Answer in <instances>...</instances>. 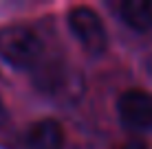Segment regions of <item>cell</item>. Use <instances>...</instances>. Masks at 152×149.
<instances>
[{
	"instance_id": "cell-1",
	"label": "cell",
	"mask_w": 152,
	"mask_h": 149,
	"mask_svg": "<svg viewBox=\"0 0 152 149\" xmlns=\"http://www.w3.org/2000/svg\"><path fill=\"white\" fill-rule=\"evenodd\" d=\"M42 40L33 29L11 24L0 29V59L15 70H33L42 57Z\"/></svg>"
},
{
	"instance_id": "cell-4",
	"label": "cell",
	"mask_w": 152,
	"mask_h": 149,
	"mask_svg": "<svg viewBox=\"0 0 152 149\" xmlns=\"http://www.w3.org/2000/svg\"><path fill=\"white\" fill-rule=\"evenodd\" d=\"M22 149H62L64 147V130L55 119H40L24 130Z\"/></svg>"
},
{
	"instance_id": "cell-2",
	"label": "cell",
	"mask_w": 152,
	"mask_h": 149,
	"mask_svg": "<svg viewBox=\"0 0 152 149\" xmlns=\"http://www.w3.org/2000/svg\"><path fill=\"white\" fill-rule=\"evenodd\" d=\"M69 29L73 37L80 42L88 53L102 55L108 46V33L104 27V20L91 7H73L66 15Z\"/></svg>"
},
{
	"instance_id": "cell-7",
	"label": "cell",
	"mask_w": 152,
	"mask_h": 149,
	"mask_svg": "<svg viewBox=\"0 0 152 149\" xmlns=\"http://www.w3.org/2000/svg\"><path fill=\"white\" fill-rule=\"evenodd\" d=\"M4 119H7V107H4V101H2V96H0V125L4 123Z\"/></svg>"
},
{
	"instance_id": "cell-3",
	"label": "cell",
	"mask_w": 152,
	"mask_h": 149,
	"mask_svg": "<svg viewBox=\"0 0 152 149\" xmlns=\"http://www.w3.org/2000/svg\"><path fill=\"white\" fill-rule=\"evenodd\" d=\"M117 116L130 132H152V94L145 90H126L117 101Z\"/></svg>"
},
{
	"instance_id": "cell-6",
	"label": "cell",
	"mask_w": 152,
	"mask_h": 149,
	"mask_svg": "<svg viewBox=\"0 0 152 149\" xmlns=\"http://www.w3.org/2000/svg\"><path fill=\"white\" fill-rule=\"evenodd\" d=\"M119 149H148V145H145L143 140H130V143H126V145L119 147Z\"/></svg>"
},
{
	"instance_id": "cell-5",
	"label": "cell",
	"mask_w": 152,
	"mask_h": 149,
	"mask_svg": "<svg viewBox=\"0 0 152 149\" xmlns=\"http://www.w3.org/2000/svg\"><path fill=\"white\" fill-rule=\"evenodd\" d=\"M117 15L126 27L134 31L152 29V0H124L117 4Z\"/></svg>"
}]
</instances>
